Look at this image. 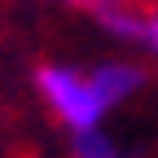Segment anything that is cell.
<instances>
[{"instance_id": "obj_1", "label": "cell", "mask_w": 158, "mask_h": 158, "mask_svg": "<svg viewBox=\"0 0 158 158\" xmlns=\"http://www.w3.org/2000/svg\"><path fill=\"white\" fill-rule=\"evenodd\" d=\"M141 84H145V75L127 62H101L92 70H79V66H40L35 70L40 97L70 132L101 127L106 110L127 101Z\"/></svg>"}, {"instance_id": "obj_4", "label": "cell", "mask_w": 158, "mask_h": 158, "mask_svg": "<svg viewBox=\"0 0 158 158\" xmlns=\"http://www.w3.org/2000/svg\"><path fill=\"white\" fill-rule=\"evenodd\" d=\"M145 44H149V48L158 53V9H154V13L145 18Z\"/></svg>"}, {"instance_id": "obj_2", "label": "cell", "mask_w": 158, "mask_h": 158, "mask_svg": "<svg viewBox=\"0 0 158 158\" xmlns=\"http://www.w3.org/2000/svg\"><path fill=\"white\" fill-rule=\"evenodd\" d=\"M92 13L114 40H145V13L127 0H97Z\"/></svg>"}, {"instance_id": "obj_3", "label": "cell", "mask_w": 158, "mask_h": 158, "mask_svg": "<svg viewBox=\"0 0 158 158\" xmlns=\"http://www.w3.org/2000/svg\"><path fill=\"white\" fill-rule=\"evenodd\" d=\"M70 158H127L101 127H88V132H75L70 141Z\"/></svg>"}, {"instance_id": "obj_5", "label": "cell", "mask_w": 158, "mask_h": 158, "mask_svg": "<svg viewBox=\"0 0 158 158\" xmlns=\"http://www.w3.org/2000/svg\"><path fill=\"white\" fill-rule=\"evenodd\" d=\"M70 5H84V9H92V5H97V0H70Z\"/></svg>"}]
</instances>
